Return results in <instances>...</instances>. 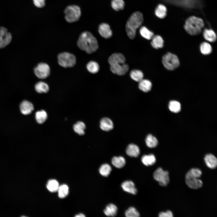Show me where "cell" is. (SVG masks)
<instances>
[{"label":"cell","instance_id":"obj_1","mask_svg":"<svg viewBox=\"0 0 217 217\" xmlns=\"http://www.w3.org/2000/svg\"><path fill=\"white\" fill-rule=\"evenodd\" d=\"M77 45L80 49L88 54L94 52L98 48L96 39L88 31L84 32L80 35Z\"/></svg>","mask_w":217,"mask_h":217},{"label":"cell","instance_id":"obj_2","mask_svg":"<svg viewBox=\"0 0 217 217\" xmlns=\"http://www.w3.org/2000/svg\"><path fill=\"white\" fill-rule=\"evenodd\" d=\"M108 61L110 65V70L114 74L123 75L128 71V66L125 63V58L121 53L112 54L108 58Z\"/></svg>","mask_w":217,"mask_h":217},{"label":"cell","instance_id":"obj_3","mask_svg":"<svg viewBox=\"0 0 217 217\" xmlns=\"http://www.w3.org/2000/svg\"><path fill=\"white\" fill-rule=\"evenodd\" d=\"M143 21V14L140 12H136L130 17L126 26L127 33L130 39L134 38L136 30L141 26Z\"/></svg>","mask_w":217,"mask_h":217},{"label":"cell","instance_id":"obj_4","mask_svg":"<svg viewBox=\"0 0 217 217\" xmlns=\"http://www.w3.org/2000/svg\"><path fill=\"white\" fill-rule=\"evenodd\" d=\"M204 26V22L202 19L192 16L187 19L184 27L188 34L194 36L200 34Z\"/></svg>","mask_w":217,"mask_h":217},{"label":"cell","instance_id":"obj_5","mask_svg":"<svg viewBox=\"0 0 217 217\" xmlns=\"http://www.w3.org/2000/svg\"><path fill=\"white\" fill-rule=\"evenodd\" d=\"M162 64L167 70L173 71L178 68L180 62L177 56L172 53L168 52L162 57Z\"/></svg>","mask_w":217,"mask_h":217},{"label":"cell","instance_id":"obj_6","mask_svg":"<svg viewBox=\"0 0 217 217\" xmlns=\"http://www.w3.org/2000/svg\"><path fill=\"white\" fill-rule=\"evenodd\" d=\"M65 18L69 23H73L79 20L81 11L80 7L76 5H71L67 6L64 11Z\"/></svg>","mask_w":217,"mask_h":217},{"label":"cell","instance_id":"obj_7","mask_svg":"<svg viewBox=\"0 0 217 217\" xmlns=\"http://www.w3.org/2000/svg\"><path fill=\"white\" fill-rule=\"evenodd\" d=\"M58 58L60 65L65 68L72 67L76 63V58L74 55L68 52L59 53Z\"/></svg>","mask_w":217,"mask_h":217},{"label":"cell","instance_id":"obj_8","mask_svg":"<svg viewBox=\"0 0 217 217\" xmlns=\"http://www.w3.org/2000/svg\"><path fill=\"white\" fill-rule=\"evenodd\" d=\"M169 172L164 171L161 168H158L154 172L153 176L154 179L158 181L159 184L163 187L167 186L170 181Z\"/></svg>","mask_w":217,"mask_h":217},{"label":"cell","instance_id":"obj_9","mask_svg":"<svg viewBox=\"0 0 217 217\" xmlns=\"http://www.w3.org/2000/svg\"><path fill=\"white\" fill-rule=\"evenodd\" d=\"M34 73L39 78L45 79L50 74V68L46 63H40L34 69Z\"/></svg>","mask_w":217,"mask_h":217},{"label":"cell","instance_id":"obj_10","mask_svg":"<svg viewBox=\"0 0 217 217\" xmlns=\"http://www.w3.org/2000/svg\"><path fill=\"white\" fill-rule=\"evenodd\" d=\"M185 182L187 185L190 188L198 189L203 186V182L199 178L188 173H186L185 177Z\"/></svg>","mask_w":217,"mask_h":217},{"label":"cell","instance_id":"obj_11","mask_svg":"<svg viewBox=\"0 0 217 217\" xmlns=\"http://www.w3.org/2000/svg\"><path fill=\"white\" fill-rule=\"evenodd\" d=\"M12 36L5 28L0 27V48H2L11 42Z\"/></svg>","mask_w":217,"mask_h":217},{"label":"cell","instance_id":"obj_12","mask_svg":"<svg viewBox=\"0 0 217 217\" xmlns=\"http://www.w3.org/2000/svg\"><path fill=\"white\" fill-rule=\"evenodd\" d=\"M99 32L102 36L105 39L111 37L112 35L110 26L106 23H102L99 25Z\"/></svg>","mask_w":217,"mask_h":217},{"label":"cell","instance_id":"obj_13","mask_svg":"<svg viewBox=\"0 0 217 217\" xmlns=\"http://www.w3.org/2000/svg\"><path fill=\"white\" fill-rule=\"evenodd\" d=\"M204 160L207 166L209 168L214 169L217 166V159L213 154H208L205 155Z\"/></svg>","mask_w":217,"mask_h":217},{"label":"cell","instance_id":"obj_14","mask_svg":"<svg viewBox=\"0 0 217 217\" xmlns=\"http://www.w3.org/2000/svg\"><path fill=\"white\" fill-rule=\"evenodd\" d=\"M121 187L125 191L135 195L137 193V190L135 187L134 183L131 181L124 182L121 184Z\"/></svg>","mask_w":217,"mask_h":217},{"label":"cell","instance_id":"obj_15","mask_svg":"<svg viewBox=\"0 0 217 217\" xmlns=\"http://www.w3.org/2000/svg\"><path fill=\"white\" fill-rule=\"evenodd\" d=\"M20 108L22 114L27 115L30 114L33 110L34 107L31 103L27 100H24L20 103Z\"/></svg>","mask_w":217,"mask_h":217},{"label":"cell","instance_id":"obj_16","mask_svg":"<svg viewBox=\"0 0 217 217\" xmlns=\"http://www.w3.org/2000/svg\"><path fill=\"white\" fill-rule=\"evenodd\" d=\"M126 152L130 156L137 157L140 154V150L139 147L136 145L130 144L127 147Z\"/></svg>","mask_w":217,"mask_h":217},{"label":"cell","instance_id":"obj_17","mask_svg":"<svg viewBox=\"0 0 217 217\" xmlns=\"http://www.w3.org/2000/svg\"><path fill=\"white\" fill-rule=\"evenodd\" d=\"M100 128L105 131H109L113 128V124L112 121L108 118H102L100 121Z\"/></svg>","mask_w":217,"mask_h":217},{"label":"cell","instance_id":"obj_18","mask_svg":"<svg viewBox=\"0 0 217 217\" xmlns=\"http://www.w3.org/2000/svg\"><path fill=\"white\" fill-rule=\"evenodd\" d=\"M152 39L151 44L154 48L157 49L163 47L164 41L161 36L158 35L154 36Z\"/></svg>","mask_w":217,"mask_h":217},{"label":"cell","instance_id":"obj_19","mask_svg":"<svg viewBox=\"0 0 217 217\" xmlns=\"http://www.w3.org/2000/svg\"><path fill=\"white\" fill-rule=\"evenodd\" d=\"M203 35L205 39L209 42H214L216 40V35L214 31L211 29H205Z\"/></svg>","mask_w":217,"mask_h":217},{"label":"cell","instance_id":"obj_20","mask_svg":"<svg viewBox=\"0 0 217 217\" xmlns=\"http://www.w3.org/2000/svg\"><path fill=\"white\" fill-rule=\"evenodd\" d=\"M139 82V88L143 92H148L151 90L152 84L150 80L143 79Z\"/></svg>","mask_w":217,"mask_h":217},{"label":"cell","instance_id":"obj_21","mask_svg":"<svg viewBox=\"0 0 217 217\" xmlns=\"http://www.w3.org/2000/svg\"><path fill=\"white\" fill-rule=\"evenodd\" d=\"M141 161L144 165L146 166L154 165L156 161L155 156L153 154L144 155L142 156Z\"/></svg>","mask_w":217,"mask_h":217},{"label":"cell","instance_id":"obj_22","mask_svg":"<svg viewBox=\"0 0 217 217\" xmlns=\"http://www.w3.org/2000/svg\"><path fill=\"white\" fill-rule=\"evenodd\" d=\"M117 210L116 206L113 204L110 203L106 206L104 212L106 216H115L117 214Z\"/></svg>","mask_w":217,"mask_h":217},{"label":"cell","instance_id":"obj_23","mask_svg":"<svg viewBox=\"0 0 217 217\" xmlns=\"http://www.w3.org/2000/svg\"><path fill=\"white\" fill-rule=\"evenodd\" d=\"M112 162L115 167L120 168L124 166L126 161L124 158L122 156H115L112 158Z\"/></svg>","mask_w":217,"mask_h":217},{"label":"cell","instance_id":"obj_24","mask_svg":"<svg viewBox=\"0 0 217 217\" xmlns=\"http://www.w3.org/2000/svg\"><path fill=\"white\" fill-rule=\"evenodd\" d=\"M200 49L201 53L204 55H209L212 50L211 45L206 42H202L200 45Z\"/></svg>","mask_w":217,"mask_h":217},{"label":"cell","instance_id":"obj_25","mask_svg":"<svg viewBox=\"0 0 217 217\" xmlns=\"http://www.w3.org/2000/svg\"><path fill=\"white\" fill-rule=\"evenodd\" d=\"M36 90L38 93H46L49 90V87L46 83L40 81L37 83L35 85Z\"/></svg>","mask_w":217,"mask_h":217},{"label":"cell","instance_id":"obj_26","mask_svg":"<svg viewBox=\"0 0 217 217\" xmlns=\"http://www.w3.org/2000/svg\"><path fill=\"white\" fill-rule=\"evenodd\" d=\"M166 8L162 4L158 5L155 10L156 15L160 18H164L166 15Z\"/></svg>","mask_w":217,"mask_h":217},{"label":"cell","instance_id":"obj_27","mask_svg":"<svg viewBox=\"0 0 217 217\" xmlns=\"http://www.w3.org/2000/svg\"><path fill=\"white\" fill-rule=\"evenodd\" d=\"M145 142L147 146L150 148L156 147L158 143L157 139L150 134H149L147 136L145 139Z\"/></svg>","mask_w":217,"mask_h":217},{"label":"cell","instance_id":"obj_28","mask_svg":"<svg viewBox=\"0 0 217 217\" xmlns=\"http://www.w3.org/2000/svg\"><path fill=\"white\" fill-rule=\"evenodd\" d=\"M35 118L38 123L40 124L43 123L47 118V114L44 110L38 111L36 113Z\"/></svg>","mask_w":217,"mask_h":217},{"label":"cell","instance_id":"obj_29","mask_svg":"<svg viewBox=\"0 0 217 217\" xmlns=\"http://www.w3.org/2000/svg\"><path fill=\"white\" fill-rule=\"evenodd\" d=\"M85 128V124L82 121H78L73 126V129L74 131L80 135L84 134V130Z\"/></svg>","mask_w":217,"mask_h":217},{"label":"cell","instance_id":"obj_30","mask_svg":"<svg viewBox=\"0 0 217 217\" xmlns=\"http://www.w3.org/2000/svg\"><path fill=\"white\" fill-rule=\"evenodd\" d=\"M130 76L133 80L137 82H139L143 79V73L138 70H132L130 73Z\"/></svg>","mask_w":217,"mask_h":217},{"label":"cell","instance_id":"obj_31","mask_svg":"<svg viewBox=\"0 0 217 217\" xmlns=\"http://www.w3.org/2000/svg\"><path fill=\"white\" fill-rule=\"evenodd\" d=\"M59 186L58 182L55 179H51L49 180L46 185L47 189L49 191L52 192L57 191Z\"/></svg>","mask_w":217,"mask_h":217},{"label":"cell","instance_id":"obj_32","mask_svg":"<svg viewBox=\"0 0 217 217\" xmlns=\"http://www.w3.org/2000/svg\"><path fill=\"white\" fill-rule=\"evenodd\" d=\"M140 32L141 36L147 39H151L154 36L153 33L145 26L140 28Z\"/></svg>","mask_w":217,"mask_h":217},{"label":"cell","instance_id":"obj_33","mask_svg":"<svg viewBox=\"0 0 217 217\" xmlns=\"http://www.w3.org/2000/svg\"><path fill=\"white\" fill-rule=\"evenodd\" d=\"M86 68L92 74H95L99 71V67L97 62L93 61H91L87 64Z\"/></svg>","mask_w":217,"mask_h":217},{"label":"cell","instance_id":"obj_34","mask_svg":"<svg viewBox=\"0 0 217 217\" xmlns=\"http://www.w3.org/2000/svg\"><path fill=\"white\" fill-rule=\"evenodd\" d=\"M168 107L171 111L175 113L179 112L181 110L180 103L178 102L175 100L170 101Z\"/></svg>","mask_w":217,"mask_h":217},{"label":"cell","instance_id":"obj_35","mask_svg":"<svg viewBox=\"0 0 217 217\" xmlns=\"http://www.w3.org/2000/svg\"><path fill=\"white\" fill-rule=\"evenodd\" d=\"M112 170L110 166L107 164H102L100 167L99 171L100 174L104 177H107L110 174Z\"/></svg>","mask_w":217,"mask_h":217},{"label":"cell","instance_id":"obj_36","mask_svg":"<svg viewBox=\"0 0 217 217\" xmlns=\"http://www.w3.org/2000/svg\"><path fill=\"white\" fill-rule=\"evenodd\" d=\"M57 191L59 197L64 198L68 195L69 192V188L67 185L63 184L59 186Z\"/></svg>","mask_w":217,"mask_h":217},{"label":"cell","instance_id":"obj_37","mask_svg":"<svg viewBox=\"0 0 217 217\" xmlns=\"http://www.w3.org/2000/svg\"><path fill=\"white\" fill-rule=\"evenodd\" d=\"M111 5L115 10L118 11L123 9L124 3L123 0H112L111 2Z\"/></svg>","mask_w":217,"mask_h":217},{"label":"cell","instance_id":"obj_38","mask_svg":"<svg viewBox=\"0 0 217 217\" xmlns=\"http://www.w3.org/2000/svg\"><path fill=\"white\" fill-rule=\"evenodd\" d=\"M125 215L127 217H138L140 216V214L135 208L132 207L126 211Z\"/></svg>","mask_w":217,"mask_h":217},{"label":"cell","instance_id":"obj_39","mask_svg":"<svg viewBox=\"0 0 217 217\" xmlns=\"http://www.w3.org/2000/svg\"><path fill=\"white\" fill-rule=\"evenodd\" d=\"M187 172L191 175L199 178L201 177L202 175V172L201 170L197 168H192Z\"/></svg>","mask_w":217,"mask_h":217},{"label":"cell","instance_id":"obj_40","mask_svg":"<svg viewBox=\"0 0 217 217\" xmlns=\"http://www.w3.org/2000/svg\"><path fill=\"white\" fill-rule=\"evenodd\" d=\"M35 5L37 8H41L45 4L46 0H33Z\"/></svg>","mask_w":217,"mask_h":217},{"label":"cell","instance_id":"obj_41","mask_svg":"<svg viewBox=\"0 0 217 217\" xmlns=\"http://www.w3.org/2000/svg\"><path fill=\"white\" fill-rule=\"evenodd\" d=\"M173 216L172 212L170 210H167L165 212H161L159 214V217H172Z\"/></svg>","mask_w":217,"mask_h":217},{"label":"cell","instance_id":"obj_42","mask_svg":"<svg viewBox=\"0 0 217 217\" xmlns=\"http://www.w3.org/2000/svg\"><path fill=\"white\" fill-rule=\"evenodd\" d=\"M75 216L76 217H85V216L84 214L82 213H80L78 214L77 215Z\"/></svg>","mask_w":217,"mask_h":217}]
</instances>
